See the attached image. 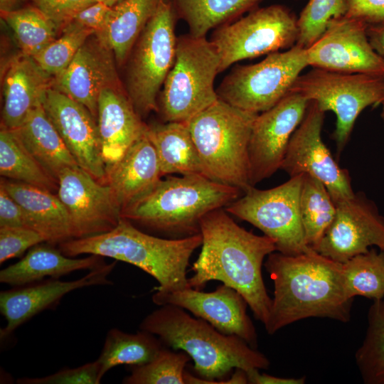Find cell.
Returning <instances> with one entry per match:
<instances>
[{
  "instance_id": "obj_40",
  "label": "cell",
  "mask_w": 384,
  "mask_h": 384,
  "mask_svg": "<svg viewBox=\"0 0 384 384\" xmlns=\"http://www.w3.org/2000/svg\"><path fill=\"white\" fill-rule=\"evenodd\" d=\"M46 242L36 230L27 227H0V264L22 255L36 245Z\"/></svg>"
},
{
  "instance_id": "obj_30",
  "label": "cell",
  "mask_w": 384,
  "mask_h": 384,
  "mask_svg": "<svg viewBox=\"0 0 384 384\" xmlns=\"http://www.w3.org/2000/svg\"><path fill=\"white\" fill-rule=\"evenodd\" d=\"M164 346L156 336L146 331L139 329L135 334H129L118 329H110L96 360L100 366V380L115 366H139L151 361Z\"/></svg>"
},
{
  "instance_id": "obj_12",
  "label": "cell",
  "mask_w": 384,
  "mask_h": 384,
  "mask_svg": "<svg viewBox=\"0 0 384 384\" xmlns=\"http://www.w3.org/2000/svg\"><path fill=\"white\" fill-rule=\"evenodd\" d=\"M303 174L276 187L252 186L224 209L245 220L275 242L277 251L294 255L313 250L306 242L299 210Z\"/></svg>"
},
{
  "instance_id": "obj_14",
  "label": "cell",
  "mask_w": 384,
  "mask_h": 384,
  "mask_svg": "<svg viewBox=\"0 0 384 384\" xmlns=\"http://www.w3.org/2000/svg\"><path fill=\"white\" fill-rule=\"evenodd\" d=\"M309 102L299 93L289 92L272 108L258 114L248 146L252 186L281 169L289 140L302 121Z\"/></svg>"
},
{
  "instance_id": "obj_29",
  "label": "cell",
  "mask_w": 384,
  "mask_h": 384,
  "mask_svg": "<svg viewBox=\"0 0 384 384\" xmlns=\"http://www.w3.org/2000/svg\"><path fill=\"white\" fill-rule=\"evenodd\" d=\"M161 0H121L112 6L102 36L112 50L118 65L124 64L141 32ZM97 34V33H96Z\"/></svg>"
},
{
  "instance_id": "obj_33",
  "label": "cell",
  "mask_w": 384,
  "mask_h": 384,
  "mask_svg": "<svg viewBox=\"0 0 384 384\" xmlns=\"http://www.w3.org/2000/svg\"><path fill=\"white\" fill-rule=\"evenodd\" d=\"M299 210L306 242L314 250L335 218L336 203L321 181L303 174Z\"/></svg>"
},
{
  "instance_id": "obj_2",
  "label": "cell",
  "mask_w": 384,
  "mask_h": 384,
  "mask_svg": "<svg viewBox=\"0 0 384 384\" xmlns=\"http://www.w3.org/2000/svg\"><path fill=\"white\" fill-rule=\"evenodd\" d=\"M264 266L274 282L269 318L264 325L270 335L310 317L346 323L353 299L345 292L342 263L314 250L294 255L270 253Z\"/></svg>"
},
{
  "instance_id": "obj_25",
  "label": "cell",
  "mask_w": 384,
  "mask_h": 384,
  "mask_svg": "<svg viewBox=\"0 0 384 384\" xmlns=\"http://www.w3.org/2000/svg\"><path fill=\"white\" fill-rule=\"evenodd\" d=\"M0 185L23 208L28 228L38 232L46 242L59 245L72 239L68 215L57 194L8 178H1Z\"/></svg>"
},
{
  "instance_id": "obj_21",
  "label": "cell",
  "mask_w": 384,
  "mask_h": 384,
  "mask_svg": "<svg viewBox=\"0 0 384 384\" xmlns=\"http://www.w3.org/2000/svg\"><path fill=\"white\" fill-rule=\"evenodd\" d=\"M116 263L104 264L75 280L50 278L1 291L0 311L6 324L0 331L1 338L9 336L18 326L41 311L55 306L72 291L95 285H112L108 276Z\"/></svg>"
},
{
  "instance_id": "obj_13",
  "label": "cell",
  "mask_w": 384,
  "mask_h": 384,
  "mask_svg": "<svg viewBox=\"0 0 384 384\" xmlns=\"http://www.w3.org/2000/svg\"><path fill=\"white\" fill-rule=\"evenodd\" d=\"M325 112L310 100L305 115L293 133L281 169L290 177L307 174L321 181L335 203L354 194L347 169L334 159L321 138Z\"/></svg>"
},
{
  "instance_id": "obj_32",
  "label": "cell",
  "mask_w": 384,
  "mask_h": 384,
  "mask_svg": "<svg viewBox=\"0 0 384 384\" xmlns=\"http://www.w3.org/2000/svg\"><path fill=\"white\" fill-rule=\"evenodd\" d=\"M0 174L8 179L58 191L57 181L27 149L17 131L4 127L0 131Z\"/></svg>"
},
{
  "instance_id": "obj_46",
  "label": "cell",
  "mask_w": 384,
  "mask_h": 384,
  "mask_svg": "<svg viewBox=\"0 0 384 384\" xmlns=\"http://www.w3.org/2000/svg\"><path fill=\"white\" fill-rule=\"evenodd\" d=\"M248 383L250 384H304L305 377L279 378L264 373H260V369L254 368L246 371Z\"/></svg>"
},
{
  "instance_id": "obj_9",
  "label": "cell",
  "mask_w": 384,
  "mask_h": 384,
  "mask_svg": "<svg viewBox=\"0 0 384 384\" xmlns=\"http://www.w3.org/2000/svg\"><path fill=\"white\" fill-rule=\"evenodd\" d=\"M289 92L315 101L336 117L331 137L341 154L351 137L355 122L366 107L384 101V75L345 73L314 68L299 75Z\"/></svg>"
},
{
  "instance_id": "obj_34",
  "label": "cell",
  "mask_w": 384,
  "mask_h": 384,
  "mask_svg": "<svg viewBox=\"0 0 384 384\" xmlns=\"http://www.w3.org/2000/svg\"><path fill=\"white\" fill-rule=\"evenodd\" d=\"M22 53L33 57L51 43L60 31L55 23L34 6L1 12Z\"/></svg>"
},
{
  "instance_id": "obj_37",
  "label": "cell",
  "mask_w": 384,
  "mask_h": 384,
  "mask_svg": "<svg viewBox=\"0 0 384 384\" xmlns=\"http://www.w3.org/2000/svg\"><path fill=\"white\" fill-rule=\"evenodd\" d=\"M191 357L184 351L176 352L164 346L151 361L129 366L130 374L124 384H185V367Z\"/></svg>"
},
{
  "instance_id": "obj_45",
  "label": "cell",
  "mask_w": 384,
  "mask_h": 384,
  "mask_svg": "<svg viewBox=\"0 0 384 384\" xmlns=\"http://www.w3.org/2000/svg\"><path fill=\"white\" fill-rule=\"evenodd\" d=\"M0 227H27V217L21 206L0 185Z\"/></svg>"
},
{
  "instance_id": "obj_19",
  "label": "cell",
  "mask_w": 384,
  "mask_h": 384,
  "mask_svg": "<svg viewBox=\"0 0 384 384\" xmlns=\"http://www.w3.org/2000/svg\"><path fill=\"white\" fill-rule=\"evenodd\" d=\"M151 299L158 306L172 304L181 307L221 333L238 336L252 348L257 347V334L247 314V304L240 294L230 287L223 284L211 292L192 287L169 292L156 291Z\"/></svg>"
},
{
  "instance_id": "obj_28",
  "label": "cell",
  "mask_w": 384,
  "mask_h": 384,
  "mask_svg": "<svg viewBox=\"0 0 384 384\" xmlns=\"http://www.w3.org/2000/svg\"><path fill=\"white\" fill-rule=\"evenodd\" d=\"M162 176L203 174L201 160L188 122H169L146 125Z\"/></svg>"
},
{
  "instance_id": "obj_10",
  "label": "cell",
  "mask_w": 384,
  "mask_h": 384,
  "mask_svg": "<svg viewBox=\"0 0 384 384\" xmlns=\"http://www.w3.org/2000/svg\"><path fill=\"white\" fill-rule=\"evenodd\" d=\"M307 66L305 48L295 44L285 51L268 54L257 63L235 67L216 92L227 103L259 114L277 104Z\"/></svg>"
},
{
  "instance_id": "obj_42",
  "label": "cell",
  "mask_w": 384,
  "mask_h": 384,
  "mask_svg": "<svg viewBox=\"0 0 384 384\" xmlns=\"http://www.w3.org/2000/svg\"><path fill=\"white\" fill-rule=\"evenodd\" d=\"M57 26L59 31L68 25L75 15L97 0H28Z\"/></svg>"
},
{
  "instance_id": "obj_22",
  "label": "cell",
  "mask_w": 384,
  "mask_h": 384,
  "mask_svg": "<svg viewBox=\"0 0 384 384\" xmlns=\"http://www.w3.org/2000/svg\"><path fill=\"white\" fill-rule=\"evenodd\" d=\"M53 78L33 57L22 53L13 57L4 73L1 127L19 128L29 112L42 104Z\"/></svg>"
},
{
  "instance_id": "obj_27",
  "label": "cell",
  "mask_w": 384,
  "mask_h": 384,
  "mask_svg": "<svg viewBox=\"0 0 384 384\" xmlns=\"http://www.w3.org/2000/svg\"><path fill=\"white\" fill-rule=\"evenodd\" d=\"M16 130L27 149L57 182L64 169L79 166L42 104L32 110Z\"/></svg>"
},
{
  "instance_id": "obj_38",
  "label": "cell",
  "mask_w": 384,
  "mask_h": 384,
  "mask_svg": "<svg viewBox=\"0 0 384 384\" xmlns=\"http://www.w3.org/2000/svg\"><path fill=\"white\" fill-rule=\"evenodd\" d=\"M61 31L60 37L33 57L37 64L53 78L68 68L80 48L94 33L91 30L71 23Z\"/></svg>"
},
{
  "instance_id": "obj_5",
  "label": "cell",
  "mask_w": 384,
  "mask_h": 384,
  "mask_svg": "<svg viewBox=\"0 0 384 384\" xmlns=\"http://www.w3.org/2000/svg\"><path fill=\"white\" fill-rule=\"evenodd\" d=\"M242 193L201 174L167 175L121 215L169 238H183L201 233L200 222L205 215L224 208Z\"/></svg>"
},
{
  "instance_id": "obj_50",
  "label": "cell",
  "mask_w": 384,
  "mask_h": 384,
  "mask_svg": "<svg viewBox=\"0 0 384 384\" xmlns=\"http://www.w3.org/2000/svg\"><path fill=\"white\" fill-rule=\"evenodd\" d=\"M381 106H382V110L380 113V117L384 124V101L382 102Z\"/></svg>"
},
{
  "instance_id": "obj_23",
  "label": "cell",
  "mask_w": 384,
  "mask_h": 384,
  "mask_svg": "<svg viewBox=\"0 0 384 384\" xmlns=\"http://www.w3.org/2000/svg\"><path fill=\"white\" fill-rule=\"evenodd\" d=\"M105 169L106 184L110 186L122 215L162 177L159 159L147 136L146 127L123 156L116 162L106 164Z\"/></svg>"
},
{
  "instance_id": "obj_31",
  "label": "cell",
  "mask_w": 384,
  "mask_h": 384,
  "mask_svg": "<svg viewBox=\"0 0 384 384\" xmlns=\"http://www.w3.org/2000/svg\"><path fill=\"white\" fill-rule=\"evenodd\" d=\"M262 0H171L177 16L186 21L189 33L203 37L213 28L233 21L256 9Z\"/></svg>"
},
{
  "instance_id": "obj_36",
  "label": "cell",
  "mask_w": 384,
  "mask_h": 384,
  "mask_svg": "<svg viewBox=\"0 0 384 384\" xmlns=\"http://www.w3.org/2000/svg\"><path fill=\"white\" fill-rule=\"evenodd\" d=\"M368 326L355 360L366 384H384V297L373 300L367 315Z\"/></svg>"
},
{
  "instance_id": "obj_44",
  "label": "cell",
  "mask_w": 384,
  "mask_h": 384,
  "mask_svg": "<svg viewBox=\"0 0 384 384\" xmlns=\"http://www.w3.org/2000/svg\"><path fill=\"white\" fill-rule=\"evenodd\" d=\"M344 15L368 26L384 23V0H346Z\"/></svg>"
},
{
  "instance_id": "obj_26",
  "label": "cell",
  "mask_w": 384,
  "mask_h": 384,
  "mask_svg": "<svg viewBox=\"0 0 384 384\" xmlns=\"http://www.w3.org/2000/svg\"><path fill=\"white\" fill-rule=\"evenodd\" d=\"M43 242L34 245L17 262L0 271V282L19 287L43 280L48 277L58 279L78 270L97 268L105 263L103 257L89 255L75 258L64 255L53 245Z\"/></svg>"
},
{
  "instance_id": "obj_3",
  "label": "cell",
  "mask_w": 384,
  "mask_h": 384,
  "mask_svg": "<svg viewBox=\"0 0 384 384\" xmlns=\"http://www.w3.org/2000/svg\"><path fill=\"white\" fill-rule=\"evenodd\" d=\"M142 321L139 329L156 336L167 347L186 353L198 376L184 372L185 384H230L233 369H267L268 358L235 335L221 333L206 321L172 304L159 306Z\"/></svg>"
},
{
  "instance_id": "obj_47",
  "label": "cell",
  "mask_w": 384,
  "mask_h": 384,
  "mask_svg": "<svg viewBox=\"0 0 384 384\" xmlns=\"http://www.w3.org/2000/svg\"><path fill=\"white\" fill-rule=\"evenodd\" d=\"M367 34L373 48L384 61V23L368 26Z\"/></svg>"
},
{
  "instance_id": "obj_8",
  "label": "cell",
  "mask_w": 384,
  "mask_h": 384,
  "mask_svg": "<svg viewBox=\"0 0 384 384\" xmlns=\"http://www.w3.org/2000/svg\"><path fill=\"white\" fill-rule=\"evenodd\" d=\"M177 16L171 0H161L127 60L125 91L142 118L159 111L157 96L175 60Z\"/></svg>"
},
{
  "instance_id": "obj_16",
  "label": "cell",
  "mask_w": 384,
  "mask_h": 384,
  "mask_svg": "<svg viewBox=\"0 0 384 384\" xmlns=\"http://www.w3.org/2000/svg\"><path fill=\"white\" fill-rule=\"evenodd\" d=\"M368 25L345 15L333 18L305 48L308 65L345 73L384 75V61L370 45Z\"/></svg>"
},
{
  "instance_id": "obj_35",
  "label": "cell",
  "mask_w": 384,
  "mask_h": 384,
  "mask_svg": "<svg viewBox=\"0 0 384 384\" xmlns=\"http://www.w3.org/2000/svg\"><path fill=\"white\" fill-rule=\"evenodd\" d=\"M342 277L348 298L361 296L373 300L384 297V251L371 248L342 263Z\"/></svg>"
},
{
  "instance_id": "obj_4",
  "label": "cell",
  "mask_w": 384,
  "mask_h": 384,
  "mask_svg": "<svg viewBox=\"0 0 384 384\" xmlns=\"http://www.w3.org/2000/svg\"><path fill=\"white\" fill-rule=\"evenodd\" d=\"M201 233L183 238H164L144 233L121 218L109 232L58 245L69 257L96 255L124 262L142 270L159 283L156 291L169 292L191 287L187 268L193 252L201 245Z\"/></svg>"
},
{
  "instance_id": "obj_18",
  "label": "cell",
  "mask_w": 384,
  "mask_h": 384,
  "mask_svg": "<svg viewBox=\"0 0 384 384\" xmlns=\"http://www.w3.org/2000/svg\"><path fill=\"white\" fill-rule=\"evenodd\" d=\"M42 105L78 165L106 183V165L97 119L82 104L50 87Z\"/></svg>"
},
{
  "instance_id": "obj_48",
  "label": "cell",
  "mask_w": 384,
  "mask_h": 384,
  "mask_svg": "<svg viewBox=\"0 0 384 384\" xmlns=\"http://www.w3.org/2000/svg\"><path fill=\"white\" fill-rule=\"evenodd\" d=\"M20 0H0V11H11L16 7Z\"/></svg>"
},
{
  "instance_id": "obj_15",
  "label": "cell",
  "mask_w": 384,
  "mask_h": 384,
  "mask_svg": "<svg viewBox=\"0 0 384 384\" xmlns=\"http://www.w3.org/2000/svg\"><path fill=\"white\" fill-rule=\"evenodd\" d=\"M57 195L70 221L72 239L109 232L121 219L110 186L80 166L64 169L58 178Z\"/></svg>"
},
{
  "instance_id": "obj_1",
  "label": "cell",
  "mask_w": 384,
  "mask_h": 384,
  "mask_svg": "<svg viewBox=\"0 0 384 384\" xmlns=\"http://www.w3.org/2000/svg\"><path fill=\"white\" fill-rule=\"evenodd\" d=\"M200 233L202 247L193 264L189 286L201 290L209 281L222 282L241 294L255 319L265 325L272 299L263 281L262 266L265 257L277 251L275 242L242 228L223 208L201 218Z\"/></svg>"
},
{
  "instance_id": "obj_49",
  "label": "cell",
  "mask_w": 384,
  "mask_h": 384,
  "mask_svg": "<svg viewBox=\"0 0 384 384\" xmlns=\"http://www.w3.org/2000/svg\"><path fill=\"white\" fill-rule=\"evenodd\" d=\"M99 1L105 2V4H107L110 6H113L114 5H115L117 3H118L121 0H99Z\"/></svg>"
},
{
  "instance_id": "obj_17",
  "label": "cell",
  "mask_w": 384,
  "mask_h": 384,
  "mask_svg": "<svg viewBox=\"0 0 384 384\" xmlns=\"http://www.w3.org/2000/svg\"><path fill=\"white\" fill-rule=\"evenodd\" d=\"M336 203L335 218L314 249L340 263L376 246L384 251V217L363 193Z\"/></svg>"
},
{
  "instance_id": "obj_41",
  "label": "cell",
  "mask_w": 384,
  "mask_h": 384,
  "mask_svg": "<svg viewBox=\"0 0 384 384\" xmlns=\"http://www.w3.org/2000/svg\"><path fill=\"white\" fill-rule=\"evenodd\" d=\"M100 366L97 361L77 368L61 369L40 378H21L19 384H99Z\"/></svg>"
},
{
  "instance_id": "obj_20",
  "label": "cell",
  "mask_w": 384,
  "mask_h": 384,
  "mask_svg": "<svg viewBox=\"0 0 384 384\" xmlns=\"http://www.w3.org/2000/svg\"><path fill=\"white\" fill-rule=\"evenodd\" d=\"M114 54L98 34L88 37L68 68L53 78L52 87L84 105L97 119L100 92L122 88Z\"/></svg>"
},
{
  "instance_id": "obj_24",
  "label": "cell",
  "mask_w": 384,
  "mask_h": 384,
  "mask_svg": "<svg viewBox=\"0 0 384 384\" xmlns=\"http://www.w3.org/2000/svg\"><path fill=\"white\" fill-rule=\"evenodd\" d=\"M97 123L105 165L119 160L146 127L123 87L100 92Z\"/></svg>"
},
{
  "instance_id": "obj_11",
  "label": "cell",
  "mask_w": 384,
  "mask_h": 384,
  "mask_svg": "<svg viewBox=\"0 0 384 384\" xmlns=\"http://www.w3.org/2000/svg\"><path fill=\"white\" fill-rule=\"evenodd\" d=\"M297 18L287 7L274 4L256 8L217 27L210 41L220 56V73L238 61L294 46L298 38Z\"/></svg>"
},
{
  "instance_id": "obj_43",
  "label": "cell",
  "mask_w": 384,
  "mask_h": 384,
  "mask_svg": "<svg viewBox=\"0 0 384 384\" xmlns=\"http://www.w3.org/2000/svg\"><path fill=\"white\" fill-rule=\"evenodd\" d=\"M111 9L112 6L97 0L77 13L70 23L100 34L106 28Z\"/></svg>"
},
{
  "instance_id": "obj_39",
  "label": "cell",
  "mask_w": 384,
  "mask_h": 384,
  "mask_svg": "<svg viewBox=\"0 0 384 384\" xmlns=\"http://www.w3.org/2000/svg\"><path fill=\"white\" fill-rule=\"evenodd\" d=\"M346 0H309L297 18L296 45L306 48L324 32L329 23L344 15Z\"/></svg>"
},
{
  "instance_id": "obj_7",
  "label": "cell",
  "mask_w": 384,
  "mask_h": 384,
  "mask_svg": "<svg viewBox=\"0 0 384 384\" xmlns=\"http://www.w3.org/2000/svg\"><path fill=\"white\" fill-rule=\"evenodd\" d=\"M220 65L218 52L206 36L177 37L175 60L158 104L164 122H188L218 99L214 81Z\"/></svg>"
},
{
  "instance_id": "obj_6",
  "label": "cell",
  "mask_w": 384,
  "mask_h": 384,
  "mask_svg": "<svg viewBox=\"0 0 384 384\" xmlns=\"http://www.w3.org/2000/svg\"><path fill=\"white\" fill-rule=\"evenodd\" d=\"M257 115L218 98L188 122L203 175L242 193L252 187L248 146Z\"/></svg>"
}]
</instances>
